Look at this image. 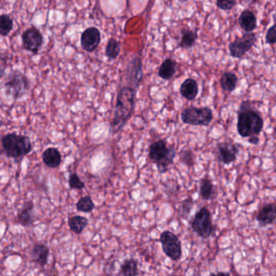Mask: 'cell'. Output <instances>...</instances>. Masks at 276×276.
<instances>
[{"label": "cell", "mask_w": 276, "mask_h": 276, "mask_svg": "<svg viewBox=\"0 0 276 276\" xmlns=\"http://www.w3.org/2000/svg\"><path fill=\"white\" fill-rule=\"evenodd\" d=\"M176 149L173 146L168 145L164 139L153 142L149 147V158L157 166L160 174H165L169 170L170 166L174 163L176 157Z\"/></svg>", "instance_id": "cell-3"}, {"label": "cell", "mask_w": 276, "mask_h": 276, "mask_svg": "<svg viewBox=\"0 0 276 276\" xmlns=\"http://www.w3.org/2000/svg\"><path fill=\"white\" fill-rule=\"evenodd\" d=\"M220 84L224 91L233 92L237 87V76L232 72H225L222 76Z\"/></svg>", "instance_id": "cell-24"}, {"label": "cell", "mask_w": 276, "mask_h": 276, "mask_svg": "<svg viewBox=\"0 0 276 276\" xmlns=\"http://www.w3.org/2000/svg\"><path fill=\"white\" fill-rule=\"evenodd\" d=\"M176 62L173 60L172 59H166L160 67L158 74H159L160 77L165 81H170L176 73Z\"/></svg>", "instance_id": "cell-20"}, {"label": "cell", "mask_w": 276, "mask_h": 276, "mask_svg": "<svg viewBox=\"0 0 276 276\" xmlns=\"http://www.w3.org/2000/svg\"><path fill=\"white\" fill-rule=\"evenodd\" d=\"M191 228L199 237L207 239L213 233L214 227L211 221L210 211L206 207H202L196 213L191 222Z\"/></svg>", "instance_id": "cell-7"}, {"label": "cell", "mask_w": 276, "mask_h": 276, "mask_svg": "<svg viewBox=\"0 0 276 276\" xmlns=\"http://www.w3.org/2000/svg\"><path fill=\"white\" fill-rule=\"evenodd\" d=\"M43 163L50 169H56L62 163V155L59 149L55 148H49L42 153Z\"/></svg>", "instance_id": "cell-17"}, {"label": "cell", "mask_w": 276, "mask_h": 276, "mask_svg": "<svg viewBox=\"0 0 276 276\" xmlns=\"http://www.w3.org/2000/svg\"><path fill=\"white\" fill-rule=\"evenodd\" d=\"M34 205L33 201H27L24 202L23 207L18 211L16 215V220L18 224H20L21 226L28 227L31 226L33 224L35 220Z\"/></svg>", "instance_id": "cell-14"}, {"label": "cell", "mask_w": 276, "mask_h": 276, "mask_svg": "<svg viewBox=\"0 0 276 276\" xmlns=\"http://www.w3.org/2000/svg\"><path fill=\"white\" fill-rule=\"evenodd\" d=\"M249 142H250L251 144L256 145V144L259 143V139L257 137V136H251V137H250V139H249Z\"/></svg>", "instance_id": "cell-34"}, {"label": "cell", "mask_w": 276, "mask_h": 276, "mask_svg": "<svg viewBox=\"0 0 276 276\" xmlns=\"http://www.w3.org/2000/svg\"><path fill=\"white\" fill-rule=\"evenodd\" d=\"M139 274L138 262L135 259H126L120 267L118 276H131Z\"/></svg>", "instance_id": "cell-22"}, {"label": "cell", "mask_w": 276, "mask_h": 276, "mask_svg": "<svg viewBox=\"0 0 276 276\" xmlns=\"http://www.w3.org/2000/svg\"><path fill=\"white\" fill-rule=\"evenodd\" d=\"M89 224V220L82 215H74L69 218L68 225L70 229L76 234H81Z\"/></svg>", "instance_id": "cell-21"}, {"label": "cell", "mask_w": 276, "mask_h": 276, "mask_svg": "<svg viewBox=\"0 0 276 276\" xmlns=\"http://www.w3.org/2000/svg\"><path fill=\"white\" fill-rule=\"evenodd\" d=\"M23 47L29 52L37 54L43 44V36L37 28L32 26L22 34Z\"/></svg>", "instance_id": "cell-10"}, {"label": "cell", "mask_w": 276, "mask_h": 276, "mask_svg": "<svg viewBox=\"0 0 276 276\" xmlns=\"http://www.w3.org/2000/svg\"><path fill=\"white\" fill-rule=\"evenodd\" d=\"M238 152H239L238 148L232 143L224 142V143L218 144V158L224 165H229V164L234 162L237 159Z\"/></svg>", "instance_id": "cell-12"}, {"label": "cell", "mask_w": 276, "mask_h": 276, "mask_svg": "<svg viewBox=\"0 0 276 276\" xmlns=\"http://www.w3.org/2000/svg\"><path fill=\"white\" fill-rule=\"evenodd\" d=\"M160 242L165 255L173 261H179L183 254L182 244L179 237L172 232L166 230L161 233Z\"/></svg>", "instance_id": "cell-8"}, {"label": "cell", "mask_w": 276, "mask_h": 276, "mask_svg": "<svg viewBox=\"0 0 276 276\" xmlns=\"http://www.w3.org/2000/svg\"><path fill=\"white\" fill-rule=\"evenodd\" d=\"M68 185L72 189H83L85 187V183H83L80 177L75 173L70 174Z\"/></svg>", "instance_id": "cell-30"}, {"label": "cell", "mask_w": 276, "mask_h": 276, "mask_svg": "<svg viewBox=\"0 0 276 276\" xmlns=\"http://www.w3.org/2000/svg\"><path fill=\"white\" fill-rule=\"evenodd\" d=\"M240 26L246 33H250L255 30L257 27V19L252 11L246 10L244 11L239 17Z\"/></svg>", "instance_id": "cell-19"}, {"label": "cell", "mask_w": 276, "mask_h": 276, "mask_svg": "<svg viewBox=\"0 0 276 276\" xmlns=\"http://www.w3.org/2000/svg\"><path fill=\"white\" fill-rule=\"evenodd\" d=\"M237 131L242 137L257 136L263 127V117L258 112L242 103L237 117Z\"/></svg>", "instance_id": "cell-2"}, {"label": "cell", "mask_w": 276, "mask_h": 276, "mask_svg": "<svg viewBox=\"0 0 276 276\" xmlns=\"http://www.w3.org/2000/svg\"><path fill=\"white\" fill-rule=\"evenodd\" d=\"M181 2H184V1H186V0H180Z\"/></svg>", "instance_id": "cell-35"}, {"label": "cell", "mask_w": 276, "mask_h": 276, "mask_svg": "<svg viewBox=\"0 0 276 276\" xmlns=\"http://www.w3.org/2000/svg\"><path fill=\"white\" fill-rule=\"evenodd\" d=\"M76 207L79 211L85 212V213H90L95 208V204L92 199L91 196H85L76 202Z\"/></svg>", "instance_id": "cell-26"}, {"label": "cell", "mask_w": 276, "mask_h": 276, "mask_svg": "<svg viewBox=\"0 0 276 276\" xmlns=\"http://www.w3.org/2000/svg\"><path fill=\"white\" fill-rule=\"evenodd\" d=\"M236 0H216V5L222 10H231L235 7Z\"/></svg>", "instance_id": "cell-32"}, {"label": "cell", "mask_w": 276, "mask_h": 276, "mask_svg": "<svg viewBox=\"0 0 276 276\" xmlns=\"http://www.w3.org/2000/svg\"><path fill=\"white\" fill-rule=\"evenodd\" d=\"M2 146L5 155L9 158L20 159L33 150V144L26 135L9 133L2 138Z\"/></svg>", "instance_id": "cell-4"}, {"label": "cell", "mask_w": 276, "mask_h": 276, "mask_svg": "<svg viewBox=\"0 0 276 276\" xmlns=\"http://www.w3.org/2000/svg\"><path fill=\"white\" fill-rule=\"evenodd\" d=\"M193 200L190 198H186L185 200L181 202L179 210H178L179 216L183 219H187L190 213L192 207H193Z\"/></svg>", "instance_id": "cell-29"}, {"label": "cell", "mask_w": 276, "mask_h": 276, "mask_svg": "<svg viewBox=\"0 0 276 276\" xmlns=\"http://www.w3.org/2000/svg\"><path fill=\"white\" fill-rule=\"evenodd\" d=\"M266 42L271 45L276 43V24L268 29V33L266 35Z\"/></svg>", "instance_id": "cell-33"}, {"label": "cell", "mask_w": 276, "mask_h": 276, "mask_svg": "<svg viewBox=\"0 0 276 276\" xmlns=\"http://www.w3.org/2000/svg\"><path fill=\"white\" fill-rule=\"evenodd\" d=\"M130 66V65H129ZM127 81H128L131 87L137 89L139 84L143 79V72H142V61L141 59L138 58L135 59L131 63V66L127 68Z\"/></svg>", "instance_id": "cell-13"}, {"label": "cell", "mask_w": 276, "mask_h": 276, "mask_svg": "<svg viewBox=\"0 0 276 276\" xmlns=\"http://www.w3.org/2000/svg\"><path fill=\"white\" fill-rule=\"evenodd\" d=\"M50 249L44 244H36L31 251V258L34 263L44 268L48 263Z\"/></svg>", "instance_id": "cell-16"}, {"label": "cell", "mask_w": 276, "mask_h": 276, "mask_svg": "<svg viewBox=\"0 0 276 276\" xmlns=\"http://www.w3.org/2000/svg\"><path fill=\"white\" fill-rule=\"evenodd\" d=\"M136 90L137 89L127 85L122 88L117 94L115 110L111 122V131L113 134L122 131L132 115L135 109Z\"/></svg>", "instance_id": "cell-1"}, {"label": "cell", "mask_w": 276, "mask_h": 276, "mask_svg": "<svg viewBox=\"0 0 276 276\" xmlns=\"http://www.w3.org/2000/svg\"><path fill=\"white\" fill-rule=\"evenodd\" d=\"M257 41L255 33H245L242 37L237 38L229 45L231 56L236 59H242L250 49L252 48Z\"/></svg>", "instance_id": "cell-9"}, {"label": "cell", "mask_w": 276, "mask_h": 276, "mask_svg": "<svg viewBox=\"0 0 276 276\" xmlns=\"http://www.w3.org/2000/svg\"><path fill=\"white\" fill-rule=\"evenodd\" d=\"M214 193L215 189L212 182L207 179H202L200 184V194L202 199L210 200L213 198Z\"/></svg>", "instance_id": "cell-25"}, {"label": "cell", "mask_w": 276, "mask_h": 276, "mask_svg": "<svg viewBox=\"0 0 276 276\" xmlns=\"http://www.w3.org/2000/svg\"><path fill=\"white\" fill-rule=\"evenodd\" d=\"M6 94L14 100L21 98L29 89V81L26 76L18 71L11 72L5 82Z\"/></svg>", "instance_id": "cell-6"}, {"label": "cell", "mask_w": 276, "mask_h": 276, "mask_svg": "<svg viewBox=\"0 0 276 276\" xmlns=\"http://www.w3.org/2000/svg\"><path fill=\"white\" fill-rule=\"evenodd\" d=\"M198 38V34L193 31L183 28L182 31V39L179 44V47L181 48H191L192 46L195 44L196 40Z\"/></svg>", "instance_id": "cell-23"}, {"label": "cell", "mask_w": 276, "mask_h": 276, "mask_svg": "<svg viewBox=\"0 0 276 276\" xmlns=\"http://www.w3.org/2000/svg\"><path fill=\"white\" fill-rule=\"evenodd\" d=\"M100 42V31L96 27L88 28L81 35V46L87 52H92L96 50Z\"/></svg>", "instance_id": "cell-11"}, {"label": "cell", "mask_w": 276, "mask_h": 276, "mask_svg": "<svg viewBox=\"0 0 276 276\" xmlns=\"http://www.w3.org/2000/svg\"><path fill=\"white\" fill-rule=\"evenodd\" d=\"M120 53V44L115 38H110L105 47V55L109 60L115 59Z\"/></svg>", "instance_id": "cell-27"}, {"label": "cell", "mask_w": 276, "mask_h": 276, "mask_svg": "<svg viewBox=\"0 0 276 276\" xmlns=\"http://www.w3.org/2000/svg\"><path fill=\"white\" fill-rule=\"evenodd\" d=\"M13 28V20L9 15L2 14L0 16V34L7 36Z\"/></svg>", "instance_id": "cell-28"}, {"label": "cell", "mask_w": 276, "mask_h": 276, "mask_svg": "<svg viewBox=\"0 0 276 276\" xmlns=\"http://www.w3.org/2000/svg\"><path fill=\"white\" fill-rule=\"evenodd\" d=\"M180 160L183 163L185 164L188 167H192L194 164V157L193 152L190 150H183L179 154Z\"/></svg>", "instance_id": "cell-31"}, {"label": "cell", "mask_w": 276, "mask_h": 276, "mask_svg": "<svg viewBox=\"0 0 276 276\" xmlns=\"http://www.w3.org/2000/svg\"><path fill=\"white\" fill-rule=\"evenodd\" d=\"M257 220L261 226L271 224L276 220V204L268 203L260 209L257 215Z\"/></svg>", "instance_id": "cell-15"}, {"label": "cell", "mask_w": 276, "mask_h": 276, "mask_svg": "<svg viewBox=\"0 0 276 276\" xmlns=\"http://www.w3.org/2000/svg\"><path fill=\"white\" fill-rule=\"evenodd\" d=\"M198 84L193 79H187L183 82V85H181V95L187 100H194L198 95Z\"/></svg>", "instance_id": "cell-18"}, {"label": "cell", "mask_w": 276, "mask_h": 276, "mask_svg": "<svg viewBox=\"0 0 276 276\" xmlns=\"http://www.w3.org/2000/svg\"><path fill=\"white\" fill-rule=\"evenodd\" d=\"M181 118L185 124L191 126H208L213 119V113L207 107H189L182 112Z\"/></svg>", "instance_id": "cell-5"}]
</instances>
